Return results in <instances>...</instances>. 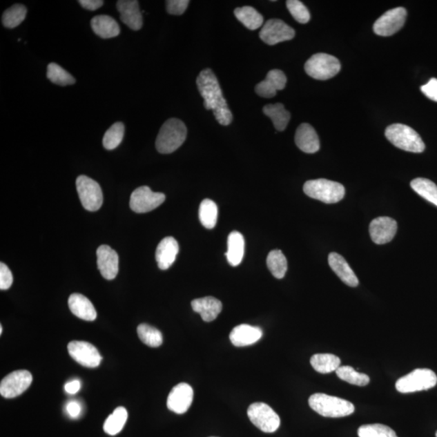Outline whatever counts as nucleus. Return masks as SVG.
<instances>
[{
    "mask_svg": "<svg viewBox=\"0 0 437 437\" xmlns=\"http://www.w3.org/2000/svg\"><path fill=\"white\" fill-rule=\"evenodd\" d=\"M304 194L327 204H336L344 198L345 188L340 183L327 179L310 180L304 183Z\"/></svg>",
    "mask_w": 437,
    "mask_h": 437,
    "instance_id": "obj_5",
    "label": "nucleus"
},
{
    "mask_svg": "<svg viewBox=\"0 0 437 437\" xmlns=\"http://www.w3.org/2000/svg\"><path fill=\"white\" fill-rule=\"evenodd\" d=\"M67 411L68 415L76 419L81 413V407L79 403L76 401H70L67 405Z\"/></svg>",
    "mask_w": 437,
    "mask_h": 437,
    "instance_id": "obj_46",
    "label": "nucleus"
},
{
    "mask_svg": "<svg viewBox=\"0 0 437 437\" xmlns=\"http://www.w3.org/2000/svg\"><path fill=\"white\" fill-rule=\"evenodd\" d=\"M407 15V10L404 8H396L387 11L374 23L375 34L382 37L396 34L405 23Z\"/></svg>",
    "mask_w": 437,
    "mask_h": 437,
    "instance_id": "obj_11",
    "label": "nucleus"
},
{
    "mask_svg": "<svg viewBox=\"0 0 437 437\" xmlns=\"http://www.w3.org/2000/svg\"><path fill=\"white\" fill-rule=\"evenodd\" d=\"M77 189L84 208L89 211H97L101 208L102 191L96 181L87 176H79L77 179Z\"/></svg>",
    "mask_w": 437,
    "mask_h": 437,
    "instance_id": "obj_9",
    "label": "nucleus"
},
{
    "mask_svg": "<svg viewBox=\"0 0 437 437\" xmlns=\"http://www.w3.org/2000/svg\"><path fill=\"white\" fill-rule=\"evenodd\" d=\"M309 407L324 417L340 418L355 411L353 404L340 398L326 394H314L309 399Z\"/></svg>",
    "mask_w": 437,
    "mask_h": 437,
    "instance_id": "obj_3",
    "label": "nucleus"
},
{
    "mask_svg": "<svg viewBox=\"0 0 437 437\" xmlns=\"http://www.w3.org/2000/svg\"><path fill=\"white\" fill-rule=\"evenodd\" d=\"M81 384L78 380H72V382H68L65 385V391L69 394H75L79 391L81 389Z\"/></svg>",
    "mask_w": 437,
    "mask_h": 437,
    "instance_id": "obj_47",
    "label": "nucleus"
},
{
    "mask_svg": "<svg viewBox=\"0 0 437 437\" xmlns=\"http://www.w3.org/2000/svg\"><path fill=\"white\" fill-rule=\"evenodd\" d=\"M125 133V126L121 122L112 125L103 137V146L107 150H114L119 147L123 141Z\"/></svg>",
    "mask_w": 437,
    "mask_h": 437,
    "instance_id": "obj_39",
    "label": "nucleus"
},
{
    "mask_svg": "<svg viewBox=\"0 0 437 437\" xmlns=\"http://www.w3.org/2000/svg\"><path fill=\"white\" fill-rule=\"evenodd\" d=\"M189 0H168L166 1V10L171 15H182L189 6Z\"/></svg>",
    "mask_w": 437,
    "mask_h": 437,
    "instance_id": "obj_42",
    "label": "nucleus"
},
{
    "mask_svg": "<svg viewBox=\"0 0 437 437\" xmlns=\"http://www.w3.org/2000/svg\"><path fill=\"white\" fill-rule=\"evenodd\" d=\"M194 391L189 384L180 383L173 387L167 399L168 410L176 414H184L191 406Z\"/></svg>",
    "mask_w": 437,
    "mask_h": 437,
    "instance_id": "obj_15",
    "label": "nucleus"
},
{
    "mask_svg": "<svg viewBox=\"0 0 437 437\" xmlns=\"http://www.w3.org/2000/svg\"><path fill=\"white\" fill-rule=\"evenodd\" d=\"M128 418V413L125 407H117L114 412L107 418L104 426H103V429L108 435L115 436L119 434L123 430Z\"/></svg>",
    "mask_w": 437,
    "mask_h": 437,
    "instance_id": "obj_31",
    "label": "nucleus"
},
{
    "mask_svg": "<svg viewBox=\"0 0 437 437\" xmlns=\"http://www.w3.org/2000/svg\"><path fill=\"white\" fill-rule=\"evenodd\" d=\"M234 14L237 20L249 30H255L263 25V17L251 6L237 8L235 9Z\"/></svg>",
    "mask_w": 437,
    "mask_h": 437,
    "instance_id": "obj_30",
    "label": "nucleus"
},
{
    "mask_svg": "<svg viewBox=\"0 0 437 437\" xmlns=\"http://www.w3.org/2000/svg\"><path fill=\"white\" fill-rule=\"evenodd\" d=\"M286 83L287 77L282 70H271L267 73L264 81L257 84L255 92L262 97L271 98L276 95L277 92L283 90Z\"/></svg>",
    "mask_w": 437,
    "mask_h": 437,
    "instance_id": "obj_19",
    "label": "nucleus"
},
{
    "mask_svg": "<svg viewBox=\"0 0 437 437\" xmlns=\"http://www.w3.org/2000/svg\"><path fill=\"white\" fill-rule=\"evenodd\" d=\"M263 113L270 117L275 128L279 131L286 129L291 119L290 113L285 110L284 106L281 103L265 106L263 107Z\"/></svg>",
    "mask_w": 437,
    "mask_h": 437,
    "instance_id": "obj_28",
    "label": "nucleus"
},
{
    "mask_svg": "<svg viewBox=\"0 0 437 437\" xmlns=\"http://www.w3.org/2000/svg\"><path fill=\"white\" fill-rule=\"evenodd\" d=\"M260 37L266 44L274 46L280 42L293 39L295 37V30L284 21L279 19H271L263 26Z\"/></svg>",
    "mask_w": 437,
    "mask_h": 437,
    "instance_id": "obj_14",
    "label": "nucleus"
},
{
    "mask_svg": "<svg viewBox=\"0 0 437 437\" xmlns=\"http://www.w3.org/2000/svg\"><path fill=\"white\" fill-rule=\"evenodd\" d=\"M117 9L120 13L121 21L130 30L137 31L143 26V16L139 4L136 0H119Z\"/></svg>",
    "mask_w": 437,
    "mask_h": 437,
    "instance_id": "obj_18",
    "label": "nucleus"
},
{
    "mask_svg": "<svg viewBox=\"0 0 437 437\" xmlns=\"http://www.w3.org/2000/svg\"><path fill=\"white\" fill-rule=\"evenodd\" d=\"M191 307L195 312L201 315L202 319L206 322L214 321L223 308L222 302L213 297L195 299L191 302Z\"/></svg>",
    "mask_w": 437,
    "mask_h": 437,
    "instance_id": "obj_25",
    "label": "nucleus"
},
{
    "mask_svg": "<svg viewBox=\"0 0 437 437\" xmlns=\"http://www.w3.org/2000/svg\"><path fill=\"white\" fill-rule=\"evenodd\" d=\"M411 186L418 195L437 206V186L427 178H416L411 181Z\"/></svg>",
    "mask_w": 437,
    "mask_h": 437,
    "instance_id": "obj_32",
    "label": "nucleus"
},
{
    "mask_svg": "<svg viewBox=\"0 0 437 437\" xmlns=\"http://www.w3.org/2000/svg\"><path fill=\"white\" fill-rule=\"evenodd\" d=\"M267 267L276 279H283L288 270V262L281 251L275 250L269 253L266 260Z\"/></svg>",
    "mask_w": 437,
    "mask_h": 437,
    "instance_id": "obj_34",
    "label": "nucleus"
},
{
    "mask_svg": "<svg viewBox=\"0 0 437 437\" xmlns=\"http://www.w3.org/2000/svg\"><path fill=\"white\" fill-rule=\"evenodd\" d=\"M396 220L387 216L376 218L369 225V233L373 242L377 245L391 242L397 233Z\"/></svg>",
    "mask_w": 437,
    "mask_h": 437,
    "instance_id": "obj_16",
    "label": "nucleus"
},
{
    "mask_svg": "<svg viewBox=\"0 0 437 437\" xmlns=\"http://www.w3.org/2000/svg\"><path fill=\"white\" fill-rule=\"evenodd\" d=\"M187 135L186 126L177 119H168L159 131L156 140L157 151L162 154H171L179 148L185 142Z\"/></svg>",
    "mask_w": 437,
    "mask_h": 437,
    "instance_id": "obj_2",
    "label": "nucleus"
},
{
    "mask_svg": "<svg viewBox=\"0 0 437 437\" xmlns=\"http://www.w3.org/2000/svg\"><path fill=\"white\" fill-rule=\"evenodd\" d=\"M93 31L101 39H109L119 36L121 32L119 23L110 16H96L92 19Z\"/></svg>",
    "mask_w": 437,
    "mask_h": 437,
    "instance_id": "obj_26",
    "label": "nucleus"
},
{
    "mask_svg": "<svg viewBox=\"0 0 437 437\" xmlns=\"http://www.w3.org/2000/svg\"><path fill=\"white\" fill-rule=\"evenodd\" d=\"M200 220L203 226L208 229H213L218 219V208L213 200L206 199L202 202L200 206Z\"/></svg>",
    "mask_w": 437,
    "mask_h": 437,
    "instance_id": "obj_33",
    "label": "nucleus"
},
{
    "mask_svg": "<svg viewBox=\"0 0 437 437\" xmlns=\"http://www.w3.org/2000/svg\"><path fill=\"white\" fill-rule=\"evenodd\" d=\"M262 337L261 328L247 325V324H242L233 328L229 336L232 344L239 347L255 344L261 340Z\"/></svg>",
    "mask_w": 437,
    "mask_h": 437,
    "instance_id": "obj_22",
    "label": "nucleus"
},
{
    "mask_svg": "<svg viewBox=\"0 0 437 437\" xmlns=\"http://www.w3.org/2000/svg\"><path fill=\"white\" fill-rule=\"evenodd\" d=\"M247 414L252 424L266 434H272L280 427V416L264 402L251 404L248 408Z\"/></svg>",
    "mask_w": 437,
    "mask_h": 437,
    "instance_id": "obj_8",
    "label": "nucleus"
},
{
    "mask_svg": "<svg viewBox=\"0 0 437 437\" xmlns=\"http://www.w3.org/2000/svg\"><path fill=\"white\" fill-rule=\"evenodd\" d=\"M68 350L72 358L84 367L97 368L102 360L99 351L88 342L72 341L69 342Z\"/></svg>",
    "mask_w": 437,
    "mask_h": 437,
    "instance_id": "obj_13",
    "label": "nucleus"
},
{
    "mask_svg": "<svg viewBox=\"0 0 437 437\" xmlns=\"http://www.w3.org/2000/svg\"><path fill=\"white\" fill-rule=\"evenodd\" d=\"M385 134L389 142L404 151L415 153L425 151L424 141L410 126L399 124H393L388 126Z\"/></svg>",
    "mask_w": 437,
    "mask_h": 437,
    "instance_id": "obj_4",
    "label": "nucleus"
},
{
    "mask_svg": "<svg viewBox=\"0 0 437 437\" xmlns=\"http://www.w3.org/2000/svg\"><path fill=\"white\" fill-rule=\"evenodd\" d=\"M79 3L87 10L96 11L97 9L103 6L104 1L102 0H79Z\"/></svg>",
    "mask_w": 437,
    "mask_h": 437,
    "instance_id": "obj_45",
    "label": "nucleus"
},
{
    "mask_svg": "<svg viewBox=\"0 0 437 437\" xmlns=\"http://www.w3.org/2000/svg\"><path fill=\"white\" fill-rule=\"evenodd\" d=\"M359 437H398L391 427L380 425H366L359 427Z\"/></svg>",
    "mask_w": 437,
    "mask_h": 437,
    "instance_id": "obj_40",
    "label": "nucleus"
},
{
    "mask_svg": "<svg viewBox=\"0 0 437 437\" xmlns=\"http://www.w3.org/2000/svg\"><path fill=\"white\" fill-rule=\"evenodd\" d=\"M32 382V374L27 370H17L6 376L0 384V394L3 398H13L25 392Z\"/></svg>",
    "mask_w": 437,
    "mask_h": 437,
    "instance_id": "obj_12",
    "label": "nucleus"
},
{
    "mask_svg": "<svg viewBox=\"0 0 437 437\" xmlns=\"http://www.w3.org/2000/svg\"><path fill=\"white\" fill-rule=\"evenodd\" d=\"M437 384V377L434 371L429 369H417L397 380L396 387L402 394L414 393L434 388Z\"/></svg>",
    "mask_w": 437,
    "mask_h": 437,
    "instance_id": "obj_7",
    "label": "nucleus"
},
{
    "mask_svg": "<svg viewBox=\"0 0 437 437\" xmlns=\"http://www.w3.org/2000/svg\"><path fill=\"white\" fill-rule=\"evenodd\" d=\"M310 364L318 373L327 374L340 367L341 360L333 354H316L312 356Z\"/></svg>",
    "mask_w": 437,
    "mask_h": 437,
    "instance_id": "obj_29",
    "label": "nucleus"
},
{
    "mask_svg": "<svg viewBox=\"0 0 437 437\" xmlns=\"http://www.w3.org/2000/svg\"><path fill=\"white\" fill-rule=\"evenodd\" d=\"M295 143L305 153L313 154L320 149V141L316 130L308 124H302L298 126L295 135Z\"/></svg>",
    "mask_w": 437,
    "mask_h": 437,
    "instance_id": "obj_20",
    "label": "nucleus"
},
{
    "mask_svg": "<svg viewBox=\"0 0 437 437\" xmlns=\"http://www.w3.org/2000/svg\"><path fill=\"white\" fill-rule=\"evenodd\" d=\"M47 78L51 82L60 86H72L76 84V79L57 64L51 63L47 67Z\"/></svg>",
    "mask_w": 437,
    "mask_h": 437,
    "instance_id": "obj_36",
    "label": "nucleus"
},
{
    "mask_svg": "<svg viewBox=\"0 0 437 437\" xmlns=\"http://www.w3.org/2000/svg\"><path fill=\"white\" fill-rule=\"evenodd\" d=\"M2 333H3V327L0 326V333H1L2 335Z\"/></svg>",
    "mask_w": 437,
    "mask_h": 437,
    "instance_id": "obj_48",
    "label": "nucleus"
},
{
    "mask_svg": "<svg viewBox=\"0 0 437 437\" xmlns=\"http://www.w3.org/2000/svg\"><path fill=\"white\" fill-rule=\"evenodd\" d=\"M68 307L75 316L88 322L96 320L97 315L96 309L90 300L84 295L79 293L70 295L68 299Z\"/></svg>",
    "mask_w": 437,
    "mask_h": 437,
    "instance_id": "obj_24",
    "label": "nucleus"
},
{
    "mask_svg": "<svg viewBox=\"0 0 437 437\" xmlns=\"http://www.w3.org/2000/svg\"><path fill=\"white\" fill-rule=\"evenodd\" d=\"M336 372L338 378L347 383L358 385V387H365L370 382L368 375L357 372L351 366H340Z\"/></svg>",
    "mask_w": 437,
    "mask_h": 437,
    "instance_id": "obj_37",
    "label": "nucleus"
},
{
    "mask_svg": "<svg viewBox=\"0 0 437 437\" xmlns=\"http://www.w3.org/2000/svg\"><path fill=\"white\" fill-rule=\"evenodd\" d=\"M97 266L105 279L112 280L119 273V258L117 252L111 247L102 245L97 249Z\"/></svg>",
    "mask_w": 437,
    "mask_h": 437,
    "instance_id": "obj_17",
    "label": "nucleus"
},
{
    "mask_svg": "<svg viewBox=\"0 0 437 437\" xmlns=\"http://www.w3.org/2000/svg\"><path fill=\"white\" fill-rule=\"evenodd\" d=\"M420 89L427 97L437 102V79H431L429 83L421 86Z\"/></svg>",
    "mask_w": 437,
    "mask_h": 437,
    "instance_id": "obj_44",
    "label": "nucleus"
},
{
    "mask_svg": "<svg viewBox=\"0 0 437 437\" xmlns=\"http://www.w3.org/2000/svg\"><path fill=\"white\" fill-rule=\"evenodd\" d=\"M328 262L333 271L345 284L352 288L359 285V280L344 257L333 252L329 255Z\"/></svg>",
    "mask_w": 437,
    "mask_h": 437,
    "instance_id": "obj_23",
    "label": "nucleus"
},
{
    "mask_svg": "<svg viewBox=\"0 0 437 437\" xmlns=\"http://www.w3.org/2000/svg\"><path fill=\"white\" fill-rule=\"evenodd\" d=\"M166 195L163 193L153 192L147 186H140L130 196V206L136 213H147L161 206Z\"/></svg>",
    "mask_w": 437,
    "mask_h": 437,
    "instance_id": "obj_10",
    "label": "nucleus"
},
{
    "mask_svg": "<svg viewBox=\"0 0 437 437\" xmlns=\"http://www.w3.org/2000/svg\"><path fill=\"white\" fill-rule=\"evenodd\" d=\"M291 15L295 21L300 23H307L310 21V13L309 9L302 2L299 0H288L286 2Z\"/></svg>",
    "mask_w": 437,
    "mask_h": 437,
    "instance_id": "obj_41",
    "label": "nucleus"
},
{
    "mask_svg": "<svg viewBox=\"0 0 437 437\" xmlns=\"http://www.w3.org/2000/svg\"><path fill=\"white\" fill-rule=\"evenodd\" d=\"M13 283V276L6 263H0V289L8 290Z\"/></svg>",
    "mask_w": 437,
    "mask_h": 437,
    "instance_id": "obj_43",
    "label": "nucleus"
},
{
    "mask_svg": "<svg viewBox=\"0 0 437 437\" xmlns=\"http://www.w3.org/2000/svg\"><path fill=\"white\" fill-rule=\"evenodd\" d=\"M197 86L204 100L206 110H213L216 121L220 124L228 126L233 122V114L224 99L217 77L210 68L200 73L197 78Z\"/></svg>",
    "mask_w": 437,
    "mask_h": 437,
    "instance_id": "obj_1",
    "label": "nucleus"
},
{
    "mask_svg": "<svg viewBox=\"0 0 437 437\" xmlns=\"http://www.w3.org/2000/svg\"><path fill=\"white\" fill-rule=\"evenodd\" d=\"M340 60L335 56L319 53L313 55L304 64L305 72L318 81H327L340 72Z\"/></svg>",
    "mask_w": 437,
    "mask_h": 437,
    "instance_id": "obj_6",
    "label": "nucleus"
},
{
    "mask_svg": "<svg viewBox=\"0 0 437 437\" xmlns=\"http://www.w3.org/2000/svg\"><path fill=\"white\" fill-rule=\"evenodd\" d=\"M179 246L173 237H164L157 248L156 260L161 270H167L175 262Z\"/></svg>",
    "mask_w": 437,
    "mask_h": 437,
    "instance_id": "obj_21",
    "label": "nucleus"
},
{
    "mask_svg": "<svg viewBox=\"0 0 437 437\" xmlns=\"http://www.w3.org/2000/svg\"><path fill=\"white\" fill-rule=\"evenodd\" d=\"M245 253V239L242 233L233 231L228 237V251L225 253L229 264L237 266L241 264Z\"/></svg>",
    "mask_w": 437,
    "mask_h": 437,
    "instance_id": "obj_27",
    "label": "nucleus"
},
{
    "mask_svg": "<svg viewBox=\"0 0 437 437\" xmlns=\"http://www.w3.org/2000/svg\"><path fill=\"white\" fill-rule=\"evenodd\" d=\"M26 15V7L23 6V4L17 3L3 12L2 17L3 25L8 29H14V28L20 26L25 21Z\"/></svg>",
    "mask_w": 437,
    "mask_h": 437,
    "instance_id": "obj_35",
    "label": "nucleus"
},
{
    "mask_svg": "<svg viewBox=\"0 0 437 437\" xmlns=\"http://www.w3.org/2000/svg\"><path fill=\"white\" fill-rule=\"evenodd\" d=\"M138 336L144 344L151 347H158L162 344L163 336L161 331L148 324H140L137 328Z\"/></svg>",
    "mask_w": 437,
    "mask_h": 437,
    "instance_id": "obj_38",
    "label": "nucleus"
},
{
    "mask_svg": "<svg viewBox=\"0 0 437 437\" xmlns=\"http://www.w3.org/2000/svg\"><path fill=\"white\" fill-rule=\"evenodd\" d=\"M436 436L437 437V431L436 432Z\"/></svg>",
    "mask_w": 437,
    "mask_h": 437,
    "instance_id": "obj_49",
    "label": "nucleus"
}]
</instances>
